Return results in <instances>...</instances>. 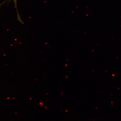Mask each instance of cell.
Segmentation results:
<instances>
[{"label":"cell","instance_id":"cell-1","mask_svg":"<svg viewBox=\"0 0 121 121\" xmlns=\"http://www.w3.org/2000/svg\"><path fill=\"white\" fill-rule=\"evenodd\" d=\"M13 2H14V3H15V6L16 7V8H17V0H13Z\"/></svg>","mask_w":121,"mask_h":121}]
</instances>
